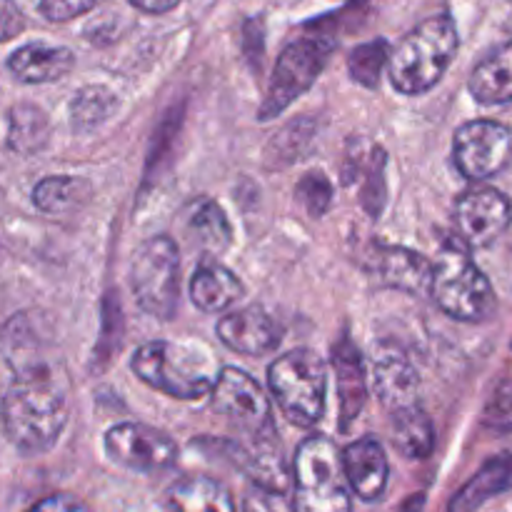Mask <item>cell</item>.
Here are the masks:
<instances>
[{
    "label": "cell",
    "mask_w": 512,
    "mask_h": 512,
    "mask_svg": "<svg viewBox=\"0 0 512 512\" xmlns=\"http://www.w3.org/2000/svg\"><path fill=\"white\" fill-rule=\"evenodd\" d=\"M0 353L13 378L63 370L53 325L38 310H20L0 328Z\"/></svg>",
    "instance_id": "10"
},
{
    "label": "cell",
    "mask_w": 512,
    "mask_h": 512,
    "mask_svg": "<svg viewBox=\"0 0 512 512\" xmlns=\"http://www.w3.org/2000/svg\"><path fill=\"white\" fill-rule=\"evenodd\" d=\"M512 158V130L498 120H470L455 130L453 160L463 178H495Z\"/></svg>",
    "instance_id": "11"
},
{
    "label": "cell",
    "mask_w": 512,
    "mask_h": 512,
    "mask_svg": "<svg viewBox=\"0 0 512 512\" xmlns=\"http://www.w3.org/2000/svg\"><path fill=\"white\" fill-rule=\"evenodd\" d=\"M430 295L445 315L460 323H485L498 308V298L488 275L458 245L443 248L433 263Z\"/></svg>",
    "instance_id": "5"
},
{
    "label": "cell",
    "mask_w": 512,
    "mask_h": 512,
    "mask_svg": "<svg viewBox=\"0 0 512 512\" xmlns=\"http://www.w3.org/2000/svg\"><path fill=\"white\" fill-rule=\"evenodd\" d=\"M188 225L195 233V238L205 248L213 250V253H220V250H225L233 243V225H230L225 210L218 203H213V200H198L193 210H190Z\"/></svg>",
    "instance_id": "28"
},
{
    "label": "cell",
    "mask_w": 512,
    "mask_h": 512,
    "mask_svg": "<svg viewBox=\"0 0 512 512\" xmlns=\"http://www.w3.org/2000/svg\"><path fill=\"white\" fill-rule=\"evenodd\" d=\"M390 438L398 453L408 460H425L435 450V428L423 405L415 403L390 413Z\"/></svg>",
    "instance_id": "24"
},
{
    "label": "cell",
    "mask_w": 512,
    "mask_h": 512,
    "mask_svg": "<svg viewBox=\"0 0 512 512\" xmlns=\"http://www.w3.org/2000/svg\"><path fill=\"white\" fill-rule=\"evenodd\" d=\"M388 58L390 45L385 40H370V43L358 45L348 58L350 78L358 80L365 88H375L383 68H388Z\"/></svg>",
    "instance_id": "29"
},
{
    "label": "cell",
    "mask_w": 512,
    "mask_h": 512,
    "mask_svg": "<svg viewBox=\"0 0 512 512\" xmlns=\"http://www.w3.org/2000/svg\"><path fill=\"white\" fill-rule=\"evenodd\" d=\"M75 68L73 50L63 45L28 43L10 53L8 70L18 83L43 85L65 78Z\"/></svg>",
    "instance_id": "19"
},
{
    "label": "cell",
    "mask_w": 512,
    "mask_h": 512,
    "mask_svg": "<svg viewBox=\"0 0 512 512\" xmlns=\"http://www.w3.org/2000/svg\"><path fill=\"white\" fill-rule=\"evenodd\" d=\"M90 183L75 175H48L33 188V205L45 215H70L90 200Z\"/></svg>",
    "instance_id": "25"
},
{
    "label": "cell",
    "mask_w": 512,
    "mask_h": 512,
    "mask_svg": "<svg viewBox=\"0 0 512 512\" xmlns=\"http://www.w3.org/2000/svg\"><path fill=\"white\" fill-rule=\"evenodd\" d=\"M243 512H298V510H295L293 500H290L285 493L253 485V488L245 493Z\"/></svg>",
    "instance_id": "31"
},
{
    "label": "cell",
    "mask_w": 512,
    "mask_h": 512,
    "mask_svg": "<svg viewBox=\"0 0 512 512\" xmlns=\"http://www.w3.org/2000/svg\"><path fill=\"white\" fill-rule=\"evenodd\" d=\"M25 30V13L15 0H0V43L18 38Z\"/></svg>",
    "instance_id": "34"
},
{
    "label": "cell",
    "mask_w": 512,
    "mask_h": 512,
    "mask_svg": "<svg viewBox=\"0 0 512 512\" xmlns=\"http://www.w3.org/2000/svg\"><path fill=\"white\" fill-rule=\"evenodd\" d=\"M268 385L280 413L298 428H315L325 415L328 368L315 350L298 348L268 368Z\"/></svg>",
    "instance_id": "4"
},
{
    "label": "cell",
    "mask_w": 512,
    "mask_h": 512,
    "mask_svg": "<svg viewBox=\"0 0 512 512\" xmlns=\"http://www.w3.org/2000/svg\"><path fill=\"white\" fill-rule=\"evenodd\" d=\"M50 120L38 105H15L8 113V148L20 155H33L48 145Z\"/></svg>",
    "instance_id": "26"
},
{
    "label": "cell",
    "mask_w": 512,
    "mask_h": 512,
    "mask_svg": "<svg viewBox=\"0 0 512 512\" xmlns=\"http://www.w3.org/2000/svg\"><path fill=\"white\" fill-rule=\"evenodd\" d=\"M295 198L305 205L310 218H323L333 203V183L325 173H308L295 188Z\"/></svg>",
    "instance_id": "30"
},
{
    "label": "cell",
    "mask_w": 512,
    "mask_h": 512,
    "mask_svg": "<svg viewBox=\"0 0 512 512\" xmlns=\"http://www.w3.org/2000/svg\"><path fill=\"white\" fill-rule=\"evenodd\" d=\"M130 288L143 313L170 320L180 303V250L170 235L143 240L130 263Z\"/></svg>",
    "instance_id": "7"
},
{
    "label": "cell",
    "mask_w": 512,
    "mask_h": 512,
    "mask_svg": "<svg viewBox=\"0 0 512 512\" xmlns=\"http://www.w3.org/2000/svg\"><path fill=\"white\" fill-rule=\"evenodd\" d=\"M418 370L405 353L383 345L373 355V388L383 408L390 413L418 403Z\"/></svg>",
    "instance_id": "16"
},
{
    "label": "cell",
    "mask_w": 512,
    "mask_h": 512,
    "mask_svg": "<svg viewBox=\"0 0 512 512\" xmlns=\"http://www.w3.org/2000/svg\"><path fill=\"white\" fill-rule=\"evenodd\" d=\"M243 295L245 288L238 275L215 260H203L190 280V300L203 313H223Z\"/></svg>",
    "instance_id": "21"
},
{
    "label": "cell",
    "mask_w": 512,
    "mask_h": 512,
    "mask_svg": "<svg viewBox=\"0 0 512 512\" xmlns=\"http://www.w3.org/2000/svg\"><path fill=\"white\" fill-rule=\"evenodd\" d=\"M98 3L100 0H40L38 10L50 23H65V20L90 13Z\"/></svg>",
    "instance_id": "32"
},
{
    "label": "cell",
    "mask_w": 512,
    "mask_h": 512,
    "mask_svg": "<svg viewBox=\"0 0 512 512\" xmlns=\"http://www.w3.org/2000/svg\"><path fill=\"white\" fill-rule=\"evenodd\" d=\"M370 270L385 288L410 295H430L433 263L415 250L403 245H375L370 253Z\"/></svg>",
    "instance_id": "15"
},
{
    "label": "cell",
    "mask_w": 512,
    "mask_h": 512,
    "mask_svg": "<svg viewBox=\"0 0 512 512\" xmlns=\"http://www.w3.org/2000/svg\"><path fill=\"white\" fill-rule=\"evenodd\" d=\"M105 453L135 473H160L178 463V445L165 430L143 423H120L105 433Z\"/></svg>",
    "instance_id": "12"
},
{
    "label": "cell",
    "mask_w": 512,
    "mask_h": 512,
    "mask_svg": "<svg viewBox=\"0 0 512 512\" xmlns=\"http://www.w3.org/2000/svg\"><path fill=\"white\" fill-rule=\"evenodd\" d=\"M165 503L173 512H238L230 490L208 475H185L175 480L165 493Z\"/></svg>",
    "instance_id": "23"
},
{
    "label": "cell",
    "mask_w": 512,
    "mask_h": 512,
    "mask_svg": "<svg viewBox=\"0 0 512 512\" xmlns=\"http://www.w3.org/2000/svg\"><path fill=\"white\" fill-rule=\"evenodd\" d=\"M512 490V453L490 458L458 493L450 498L448 512H475L498 495Z\"/></svg>",
    "instance_id": "20"
},
{
    "label": "cell",
    "mask_w": 512,
    "mask_h": 512,
    "mask_svg": "<svg viewBox=\"0 0 512 512\" xmlns=\"http://www.w3.org/2000/svg\"><path fill=\"white\" fill-rule=\"evenodd\" d=\"M130 5H135L143 13H168L173 10L180 0H128Z\"/></svg>",
    "instance_id": "36"
},
{
    "label": "cell",
    "mask_w": 512,
    "mask_h": 512,
    "mask_svg": "<svg viewBox=\"0 0 512 512\" xmlns=\"http://www.w3.org/2000/svg\"><path fill=\"white\" fill-rule=\"evenodd\" d=\"M512 223V203L490 185L465 190L455 203V228L468 248H488Z\"/></svg>",
    "instance_id": "13"
},
{
    "label": "cell",
    "mask_w": 512,
    "mask_h": 512,
    "mask_svg": "<svg viewBox=\"0 0 512 512\" xmlns=\"http://www.w3.org/2000/svg\"><path fill=\"white\" fill-rule=\"evenodd\" d=\"M133 373L158 393L175 400H198L213 390L218 375L200 363L193 350L168 340H150L135 350Z\"/></svg>",
    "instance_id": "6"
},
{
    "label": "cell",
    "mask_w": 512,
    "mask_h": 512,
    "mask_svg": "<svg viewBox=\"0 0 512 512\" xmlns=\"http://www.w3.org/2000/svg\"><path fill=\"white\" fill-rule=\"evenodd\" d=\"M28 512H93L80 498L70 493H55L35 503Z\"/></svg>",
    "instance_id": "35"
},
{
    "label": "cell",
    "mask_w": 512,
    "mask_h": 512,
    "mask_svg": "<svg viewBox=\"0 0 512 512\" xmlns=\"http://www.w3.org/2000/svg\"><path fill=\"white\" fill-rule=\"evenodd\" d=\"M468 90L480 105L512 103V40L490 50L475 65Z\"/></svg>",
    "instance_id": "22"
},
{
    "label": "cell",
    "mask_w": 512,
    "mask_h": 512,
    "mask_svg": "<svg viewBox=\"0 0 512 512\" xmlns=\"http://www.w3.org/2000/svg\"><path fill=\"white\" fill-rule=\"evenodd\" d=\"M120 100L105 85H85L70 100V125L75 133H93L103 123H108L118 110Z\"/></svg>",
    "instance_id": "27"
},
{
    "label": "cell",
    "mask_w": 512,
    "mask_h": 512,
    "mask_svg": "<svg viewBox=\"0 0 512 512\" xmlns=\"http://www.w3.org/2000/svg\"><path fill=\"white\" fill-rule=\"evenodd\" d=\"M333 370L338 375L335 385H338L340 398V430L348 433L353 420L363 410L365 400H368V380H365L363 358H360L350 335H343L338 345H333Z\"/></svg>",
    "instance_id": "18"
},
{
    "label": "cell",
    "mask_w": 512,
    "mask_h": 512,
    "mask_svg": "<svg viewBox=\"0 0 512 512\" xmlns=\"http://www.w3.org/2000/svg\"><path fill=\"white\" fill-rule=\"evenodd\" d=\"M333 50L335 40L320 33L303 35L285 45L275 63L273 78H270L268 93H265L263 108H260V120L278 118L295 98H300L323 73Z\"/></svg>",
    "instance_id": "8"
},
{
    "label": "cell",
    "mask_w": 512,
    "mask_h": 512,
    "mask_svg": "<svg viewBox=\"0 0 512 512\" xmlns=\"http://www.w3.org/2000/svg\"><path fill=\"white\" fill-rule=\"evenodd\" d=\"M218 338L235 353L260 358L278 348L283 330L260 305H248L218 320Z\"/></svg>",
    "instance_id": "14"
},
{
    "label": "cell",
    "mask_w": 512,
    "mask_h": 512,
    "mask_svg": "<svg viewBox=\"0 0 512 512\" xmlns=\"http://www.w3.org/2000/svg\"><path fill=\"white\" fill-rule=\"evenodd\" d=\"M458 25L448 13L415 25L388 58L390 83L403 95L428 93L440 83L458 53Z\"/></svg>",
    "instance_id": "2"
},
{
    "label": "cell",
    "mask_w": 512,
    "mask_h": 512,
    "mask_svg": "<svg viewBox=\"0 0 512 512\" xmlns=\"http://www.w3.org/2000/svg\"><path fill=\"white\" fill-rule=\"evenodd\" d=\"M340 455H343V470L350 493H355L365 503H375L383 498L390 478L388 455H385L383 445L368 435V438L350 443Z\"/></svg>",
    "instance_id": "17"
},
{
    "label": "cell",
    "mask_w": 512,
    "mask_h": 512,
    "mask_svg": "<svg viewBox=\"0 0 512 512\" xmlns=\"http://www.w3.org/2000/svg\"><path fill=\"white\" fill-rule=\"evenodd\" d=\"M0 418L10 445L18 453H48L70 418V385L65 370L13 378L0 403Z\"/></svg>",
    "instance_id": "1"
},
{
    "label": "cell",
    "mask_w": 512,
    "mask_h": 512,
    "mask_svg": "<svg viewBox=\"0 0 512 512\" xmlns=\"http://www.w3.org/2000/svg\"><path fill=\"white\" fill-rule=\"evenodd\" d=\"M210 403L215 413L225 415L250 443H268L278 440V428L270 413V400L255 378L245 370L223 368L210 390Z\"/></svg>",
    "instance_id": "9"
},
{
    "label": "cell",
    "mask_w": 512,
    "mask_h": 512,
    "mask_svg": "<svg viewBox=\"0 0 512 512\" xmlns=\"http://www.w3.org/2000/svg\"><path fill=\"white\" fill-rule=\"evenodd\" d=\"M485 423H488L490 428L512 430V383L503 385L500 393L495 395L488 413H485Z\"/></svg>",
    "instance_id": "33"
},
{
    "label": "cell",
    "mask_w": 512,
    "mask_h": 512,
    "mask_svg": "<svg viewBox=\"0 0 512 512\" xmlns=\"http://www.w3.org/2000/svg\"><path fill=\"white\" fill-rule=\"evenodd\" d=\"M343 450L325 435L303 440L293 460L295 510L353 512V493L345 480Z\"/></svg>",
    "instance_id": "3"
}]
</instances>
